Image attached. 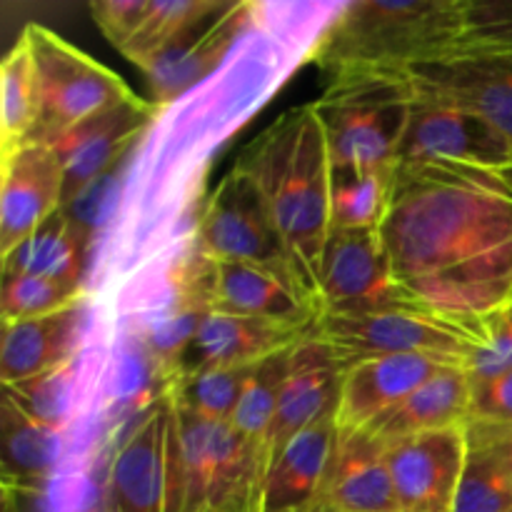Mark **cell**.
<instances>
[{
	"label": "cell",
	"mask_w": 512,
	"mask_h": 512,
	"mask_svg": "<svg viewBox=\"0 0 512 512\" xmlns=\"http://www.w3.org/2000/svg\"><path fill=\"white\" fill-rule=\"evenodd\" d=\"M380 238L418 308L480 323L512 298V190L498 170L398 168Z\"/></svg>",
	"instance_id": "1"
},
{
	"label": "cell",
	"mask_w": 512,
	"mask_h": 512,
	"mask_svg": "<svg viewBox=\"0 0 512 512\" xmlns=\"http://www.w3.org/2000/svg\"><path fill=\"white\" fill-rule=\"evenodd\" d=\"M268 203L295 260L300 280L318 300V260L330 233V163L328 140L313 105H298L280 115L235 160Z\"/></svg>",
	"instance_id": "2"
},
{
	"label": "cell",
	"mask_w": 512,
	"mask_h": 512,
	"mask_svg": "<svg viewBox=\"0 0 512 512\" xmlns=\"http://www.w3.org/2000/svg\"><path fill=\"white\" fill-rule=\"evenodd\" d=\"M465 0H355L320 35L313 60L330 78L408 73L458 53Z\"/></svg>",
	"instance_id": "3"
},
{
	"label": "cell",
	"mask_w": 512,
	"mask_h": 512,
	"mask_svg": "<svg viewBox=\"0 0 512 512\" xmlns=\"http://www.w3.org/2000/svg\"><path fill=\"white\" fill-rule=\"evenodd\" d=\"M415 85L408 73L333 78L313 110L338 170L398 168Z\"/></svg>",
	"instance_id": "4"
},
{
	"label": "cell",
	"mask_w": 512,
	"mask_h": 512,
	"mask_svg": "<svg viewBox=\"0 0 512 512\" xmlns=\"http://www.w3.org/2000/svg\"><path fill=\"white\" fill-rule=\"evenodd\" d=\"M310 333L333 350L343 368L393 355H433L468 363L480 340V323L398 305L373 313H320Z\"/></svg>",
	"instance_id": "5"
},
{
	"label": "cell",
	"mask_w": 512,
	"mask_h": 512,
	"mask_svg": "<svg viewBox=\"0 0 512 512\" xmlns=\"http://www.w3.org/2000/svg\"><path fill=\"white\" fill-rule=\"evenodd\" d=\"M183 500L180 423L163 388L110 458L103 512H183Z\"/></svg>",
	"instance_id": "6"
},
{
	"label": "cell",
	"mask_w": 512,
	"mask_h": 512,
	"mask_svg": "<svg viewBox=\"0 0 512 512\" xmlns=\"http://www.w3.org/2000/svg\"><path fill=\"white\" fill-rule=\"evenodd\" d=\"M38 75L40 113L30 143L50 145L93 115L135 98L125 80L50 28L28 23L20 33Z\"/></svg>",
	"instance_id": "7"
},
{
	"label": "cell",
	"mask_w": 512,
	"mask_h": 512,
	"mask_svg": "<svg viewBox=\"0 0 512 512\" xmlns=\"http://www.w3.org/2000/svg\"><path fill=\"white\" fill-rule=\"evenodd\" d=\"M195 250L208 260L258 265L303 285L293 255L258 185L235 165L200 210L195 225Z\"/></svg>",
	"instance_id": "8"
},
{
	"label": "cell",
	"mask_w": 512,
	"mask_h": 512,
	"mask_svg": "<svg viewBox=\"0 0 512 512\" xmlns=\"http://www.w3.org/2000/svg\"><path fill=\"white\" fill-rule=\"evenodd\" d=\"M190 293L203 310L270 320L310 330L320 318V305L303 285L248 263L195 258L185 273Z\"/></svg>",
	"instance_id": "9"
},
{
	"label": "cell",
	"mask_w": 512,
	"mask_h": 512,
	"mask_svg": "<svg viewBox=\"0 0 512 512\" xmlns=\"http://www.w3.org/2000/svg\"><path fill=\"white\" fill-rule=\"evenodd\" d=\"M315 293L320 313L350 315L413 305L398 288L380 228L330 230L318 260Z\"/></svg>",
	"instance_id": "10"
},
{
	"label": "cell",
	"mask_w": 512,
	"mask_h": 512,
	"mask_svg": "<svg viewBox=\"0 0 512 512\" xmlns=\"http://www.w3.org/2000/svg\"><path fill=\"white\" fill-rule=\"evenodd\" d=\"M420 165H478L500 170L512 165L503 135L473 110L415 90L398 168Z\"/></svg>",
	"instance_id": "11"
},
{
	"label": "cell",
	"mask_w": 512,
	"mask_h": 512,
	"mask_svg": "<svg viewBox=\"0 0 512 512\" xmlns=\"http://www.w3.org/2000/svg\"><path fill=\"white\" fill-rule=\"evenodd\" d=\"M340 383H343V365L338 363L333 350L308 330L290 353L288 375H285L283 390H280L278 410H275V420L263 445V455H260L263 483L270 465L278 460V455L283 453V448L295 435L313 428L320 420L335 418Z\"/></svg>",
	"instance_id": "12"
},
{
	"label": "cell",
	"mask_w": 512,
	"mask_h": 512,
	"mask_svg": "<svg viewBox=\"0 0 512 512\" xmlns=\"http://www.w3.org/2000/svg\"><path fill=\"white\" fill-rule=\"evenodd\" d=\"M65 205V178L53 148L25 143L0 153V260Z\"/></svg>",
	"instance_id": "13"
},
{
	"label": "cell",
	"mask_w": 512,
	"mask_h": 512,
	"mask_svg": "<svg viewBox=\"0 0 512 512\" xmlns=\"http://www.w3.org/2000/svg\"><path fill=\"white\" fill-rule=\"evenodd\" d=\"M418 93L435 95L488 120L512 150V53H453L408 70Z\"/></svg>",
	"instance_id": "14"
},
{
	"label": "cell",
	"mask_w": 512,
	"mask_h": 512,
	"mask_svg": "<svg viewBox=\"0 0 512 512\" xmlns=\"http://www.w3.org/2000/svg\"><path fill=\"white\" fill-rule=\"evenodd\" d=\"M468 453L465 425L388 445L400 512H453Z\"/></svg>",
	"instance_id": "15"
},
{
	"label": "cell",
	"mask_w": 512,
	"mask_h": 512,
	"mask_svg": "<svg viewBox=\"0 0 512 512\" xmlns=\"http://www.w3.org/2000/svg\"><path fill=\"white\" fill-rule=\"evenodd\" d=\"M158 110L155 103L135 95L128 103L83 120L50 143L63 168L65 205L83 193L90 183L120 168V160L158 118Z\"/></svg>",
	"instance_id": "16"
},
{
	"label": "cell",
	"mask_w": 512,
	"mask_h": 512,
	"mask_svg": "<svg viewBox=\"0 0 512 512\" xmlns=\"http://www.w3.org/2000/svg\"><path fill=\"white\" fill-rule=\"evenodd\" d=\"M453 363L458 360L433 358V355H393V358H373L348 365L343 368L338 413H335L338 430L368 433L413 390L428 383L440 368Z\"/></svg>",
	"instance_id": "17"
},
{
	"label": "cell",
	"mask_w": 512,
	"mask_h": 512,
	"mask_svg": "<svg viewBox=\"0 0 512 512\" xmlns=\"http://www.w3.org/2000/svg\"><path fill=\"white\" fill-rule=\"evenodd\" d=\"M88 320V298L43 318L3 323L0 380L3 388H23L60 373L75 358Z\"/></svg>",
	"instance_id": "18"
},
{
	"label": "cell",
	"mask_w": 512,
	"mask_h": 512,
	"mask_svg": "<svg viewBox=\"0 0 512 512\" xmlns=\"http://www.w3.org/2000/svg\"><path fill=\"white\" fill-rule=\"evenodd\" d=\"M313 510L400 512L388 465V445L355 430L340 433Z\"/></svg>",
	"instance_id": "19"
},
{
	"label": "cell",
	"mask_w": 512,
	"mask_h": 512,
	"mask_svg": "<svg viewBox=\"0 0 512 512\" xmlns=\"http://www.w3.org/2000/svg\"><path fill=\"white\" fill-rule=\"evenodd\" d=\"M308 330L290 328V325L270 323L245 315L205 310L188 348L175 365V375L195 373L205 368H235V365H255L278 350L298 343Z\"/></svg>",
	"instance_id": "20"
},
{
	"label": "cell",
	"mask_w": 512,
	"mask_h": 512,
	"mask_svg": "<svg viewBox=\"0 0 512 512\" xmlns=\"http://www.w3.org/2000/svg\"><path fill=\"white\" fill-rule=\"evenodd\" d=\"M255 5L230 3L218 18L190 38L160 50L153 58L140 63L138 68L148 78V88L153 93V103L168 105L178 100L185 90L198 85L205 75L213 73L238 38L248 13Z\"/></svg>",
	"instance_id": "21"
},
{
	"label": "cell",
	"mask_w": 512,
	"mask_h": 512,
	"mask_svg": "<svg viewBox=\"0 0 512 512\" xmlns=\"http://www.w3.org/2000/svg\"><path fill=\"white\" fill-rule=\"evenodd\" d=\"M338 423L325 418L295 435L265 475L260 512L313 510L333 458Z\"/></svg>",
	"instance_id": "22"
},
{
	"label": "cell",
	"mask_w": 512,
	"mask_h": 512,
	"mask_svg": "<svg viewBox=\"0 0 512 512\" xmlns=\"http://www.w3.org/2000/svg\"><path fill=\"white\" fill-rule=\"evenodd\" d=\"M470 395L473 380L468 368L463 363L445 365L368 433L390 445L413 435L460 428L470 420Z\"/></svg>",
	"instance_id": "23"
},
{
	"label": "cell",
	"mask_w": 512,
	"mask_h": 512,
	"mask_svg": "<svg viewBox=\"0 0 512 512\" xmlns=\"http://www.w3.org/2000/svg\"><path fill=\"white\" fill-rule=\"evenodd\" d=\"M3 425V475L18 485H35L55 473L63 455V435L58 425L30 413L10 390L3 395L0 410Z\"/></svg>",
	"instance_id": "24"
},
{
	"label": "cell",
	"mask_w": 512,
	"mask_h": 512,
	"mask_svg": "<svg viewBox=\"0 0 512 512\" xmlns=\"http://www.w3.org/2000/svg\"><path fill=\"white\" fill-rule=\"evenodd\" d=\"M85 240L88 233L78 228L65 210H60L20 248L0 260L3 273H28L60 283L83 285L80 275H83Z\"/></svg>",
	"instance_id": "25"
},
{
	"label": "cell",
	"mask_w": 512,
	"mask_h": 512,
	"mask_svg": "<svg viewBox=\"0 0 512 512\" xmlns=\"http://www.w3.org/2000/svg\"><path fill=\"white\" fill-rule=\"evenodd\" d=\"M468 453L453 512H512V475L488 425L468 420Z\"/></svg>",
	"instance_id": "26"
},
{
	"label": "cell",
	"mask_w": 512,
	"mask_h": 512,
	"mask_svg": "<svg viewBox=\"0 0 512 512\" xmlns=\"http://www.w3.org/2000/svg\"><path fill=\"white\" fill-rule=\"evenodd\" d=\"M38 113V75L28 45L18 38L0 63V153L30 143Z\"/></svg>",
	"instance_id": "27"
},
{
	"label": "cell",
	"mask_w": 512,
	"mask_h": 512,
	"mask_svg": "<svg viewBox=\"0 0 512 512\" xmlns=\"http://www.w3.org/2000/svg\"><path fill=\"white\" fill-rule=\"evenodd\" d=\"M398 168L338 170L330 185V225L333 228H380L393 200ZM330 228V230H333Z\"/></svg>",
	"instance_id": "28"
},
{
	"label": "cell",
	"mask_w": 512,
	"mask_h": 512,
	"mask_svg": "<svg viewBox=\"0 0 512 512\" xmlns=\"http://www.w3.org/2000/svg\"><path fill=\"white\" fill-rule=\"evenodd\" d=\"M228 5L223 0H153L143 28L120 53L135 65L145 63L160 50L203 30Z\"/></svg>",
	"instance_id": "29"
},
{
	"label": "cell",
	"mask_w": 512,
	"mask_h": 512,
	"mask_svg": "<svg viewBox=\"0 0 512 512\" xmlns=\"http://www.w3.org/2000/svg\"><path fill=\"white\" fill-rule=\"evenodd\" d=\"M255 365L205 368L175 375L173 380H168L165 390L185 413L208 420V423H230Z\"/></svg>",
	"instance_id": "30"
},
{
	"label": "cell",
	"mask_w": 512,
	"mask_h": 512,
	"mask_svg": "<svg viewBox=\"0 0 512 512\" xmlns=\"http://www.w3.org/2000/svg\"><path fill=\"white\" fill-rule=\"evenodd\" d=\"M293 348L295 345L278 350V353L268 355V358L255 365L248 385H245L243 398H240L238 408H235L233 418L228 423L235 433L243 435L250 445L258 448V455H263V445L275 420V410H278L280 390H283L285 375H288Z\"/></svg>",
	"instance_id": "31"
},
{
	"label": "cell",
	"mask_w": 512,
	"mask_h": 512,
	"mask_svg": "<svg viewBox=\"0 0 512 512\" xmlns=\"http://www.w3.org/2000/svg\"><path fill=\"white\" fill-rule=\"evenodd\" d=\"M85 298L88 295H85L83 285L60 283V280L28 273H3L0 315H3V323L43 318V315L58 313Z\"/></svg>",
	"instance_id": "32"
},
{
	"label": "cell",
	"mask_w": 512,
	"mask_h": 512,
	"mask_svg": "<svg viewBox=\"0 0 512 512\" xmlns=\"http://www.w3.org/2000/svg\"><path fill=\"white\" fill-rule=\"evenodd\" d=\"M460 50L463 53H512V0H465V28Z\"/></svg>",
	"instance_id": "33"
},
{
	"label": "cell",
	"mask_w": 512,
	"mask_h": 512,
	"mask_svg": "<svg viewBox=\"0 0 512 512\" xmlns=\"http://www.w3.org/2000/svg\"><path fill=\"white\" fill-rule=\"evenodd\" d=\"M470 380H485L512 368V298L480 320V340L465 363Z\"/></svg>",
	"instance_id": "34"
},
{
	"label": "cell",
	"mask_w": 512,
	"mask_h": 512,
	"mask_svg": "<svg viewBox=\"0 0 512 512\" xmlns=\"http://www.w3.org/2000/svg\"><path fill=\"white\" fill-rule=\"evenodd\" d=\"M153 0H98L90 3V15L100 33L118 50H123L143 28Z\"/></svg>",
	"instance_id": "35"
},
{
	"label": "cell",
	"mask_w": 512,
	"mask_h": 512,
	"mask_svg": "<svg viewBox=\"0 0 512 512\" xmlns=\"http://www.w3.org/2000/svg\"><path fill=\"white\" fill-rule=\"evenodd\" d=\"M470 420L512 425V368L485 380H473Z\"/></svg>",
	"instance_id": "36"
},
{
	"label": "cell",
	"mask_w": 512,
	"mask_h": 512,
	"mask_svg": "<svg viewBox=\"0 0 512 512\" xmlns=\"http://www.w3.org/2000/svg\"><path fill=\"white\" fill-rule=\"evenodd\" d=\"M478 423V420H475ZM488 425L490 435L495 438V443H498L500 453H503L505 463H508V470L512 475V425H495V423H485Z\"/></svg>",
	"instance_id": "37"
},
{
	"label": "cell",
	"mask_w": 512,
	"mask_h": 512,
	"mask_svg": "<svg viewBox=\"0 0 512 512\" xmlns=\"http://www.w3.org/2000/svg\"><path fill=\"white\" fill-rule=\"evenodd\" d=\"M498 173L503 175V180L510 185V190H512V165H505V168H500Z\"/></svg>",
	"instance_id": "38"
},
{
	"label": "cell",
	"mask_w": 512,
	"mask_h": 512,
	"mask_svg": "<svg viewBox=\"0 0 512 512\" xmlns=\"http://www.w3.org/2000/svg\"><path fill=\"white\" fill-rule=\"evenodd\" d=\"M310 512H325V510H310Z\"/></svg>",
	"instance_id": "39"
},
{
	"label": "cell",
	"mask_w": 512,
	"mask_h": 512,
	"mask_svg": "<svg viewBox=\"0 0 512 512\" xmlns=\"http://www.w3.org/2000/svg\"><path fill=\"white\" fill-rule=\"evenodd\" d=\"M300 512H310V510H300Z\"/></svg>",
	"instance_id": "40"
}]
</instances>
